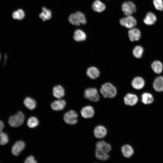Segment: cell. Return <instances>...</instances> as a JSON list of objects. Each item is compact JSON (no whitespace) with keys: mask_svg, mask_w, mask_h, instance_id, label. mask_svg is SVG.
<instances>
[{"mask_svg":"<svg viewBox=\"0 0 163 163\" xmlns=\"http://www.w3.org/2000/svg\"><path fill=\"white\" fill-rule=\"evenodd\" d=\"M101 95L105 98H113L117 94L116 87L110 82H106L103 84L100 89Z\"/></svg>","mask_w":163,"mask_h":163,"instance_id":"1","label":"cell"},{"mask_svg":"<svg viewBox=\"0 0 163 163\" xmlns=\"http://www.w3.org/2000/svg\"><path fill=\"white\" fill-rule=\"evenodd\" d=\"M69 21L71 24L75 26L85 24L86 23L84 14L79 11L71 14L69 17Z\"/></svg>","mask_w":163,"mask_h":163,"instance_id":"2","label":"cell"},{"mask_svg":"<svg viewBox=\"0 0 163 163\" xmlns=\"http://www.w3.org/2000/svg\"><path fill=\"white\" fill-rule=\"evenodd\" d=\"M24 120V114L21 111H19L14 115L10 116L8 122L11 126L17 127L23 123Z\"/></svg>","mask_w":163,"mask_h":163,"instance_id":"3","label":"cell"},{"mask_svg":"<svg viewBox=\"0 0 163 163\" xmlns=\"http://www.w3.org/2000/svg\"><path fill=\"white\" fill-rule=\"evenodd\" d=\"M84 96L90 101L98 102L100 97L97 89L95 88H90L85 89L84 91Z\"/></svg>","mask_w":163,"mask_h":163,"instance_id":"4","label":"cell"},{"mask_svg":"<svg viewBox=\"0 0 163 163\" xmlns=\"http://www.w3.org/2000/svg\"><path fill=\"white\" fill-rule=\"evenodd\" d=\"M121 8L123 12L126 16L131 15L136 12V10L135 5L130 1L124 2L122 4Z\"/></svg>","mask_w":163,"mask_h":163,"instance_id":"5","label":"cell"},{"mask_svg":"<svg viewBox=\"0 0 163 163\" xmlns=\"http://www.w3.org/2000/svg\"><path fill=\"white\" fill-rule=\"evenodd\" d=\"M120 25L127 28L131 29L134 28L137 24L136 19L132 15L126 16L120 20Z\"/></svg>","mask_w":163,"mask_h":163,"instance_id":"6","label":"cell"},{"mask_svg":"<svg viewBox=\"0 0 163 163\" xmlns=\"http://www.w3.org/2000/svg\"><path fill=\"white\" fill-rule=\"evenodd\" d=\"M78 115L73 110H70L65 113L64 120L67 123L72 125L76 124L78 122Z\"/></svg>","mask_w":163,"mask_h":163,"instance_id":"7","label":"cell"},{"mask_svg":"<svg viewBox=\"0 0 163 163\" xmlns=\"http://www.w3.org/2000/svg\"><path fill=\"white\" fill-rule=\"evenodd\" d=\"M107 134V130L103 126L99 125L96 126L94 130V134L97 139H101L105 137Z\"/></svg>","mask_w":163,"mask_h":163,"instance_id":"8","label":"cell"},{"mask_svg":"<svg viewBox=\"0 0 163 163\" xmlns=\"http://www.w3.org/2000/svg\"><path fill=\"white\" fill-rule=\"evenodd\" d=\"M123 100L124 103L126 105L133 106L137 103L138 98L136 95L129 93L125 95Z\"/></svg>","mask_w":163,"mask_h":163,"instance_id":"9","label":"cell"},{"mask_svg":"<svg viewBox=\"0 0 163 163\" xmlns=\"http://www.w3.org/2000/svg\"><path fill=\"white\" fill-rule=\"evenodd\" d=\"M87 36L85 32L82 30L77 29L73 32V38L76 42L80 43L85 40Z\"/></svg>","mask_w":163,"mask_h":163,"instance_id":"10","label":"cell"},{"mask_svg":"<svg viewBox=\"0 0 163 163\" xmlns=\"http://www.w3.org/2000/svg\"><path fill=\"white\" fill-rule=\"evenodd\" d=\"M82 116L85 118H90L93 117L94 110L93 107L90 105H87L83 107L81 110Z\"/></svg>","mask_w":163,"mask_h":163,"instance_id":"11","label":"cell"},{"mask_svg":"<svg viewBox=\"0 0 163 163\" xmlns=\"http://www.w3.org/2000/svg\"><path fill=\"white\" fill-rule=\"evenodd\" d=\"M25 144L22 141H17L15 143L11 148V152L15 155L18 156L23 151L25 147Z\"/></svg>","mask_w":163,"mask_h":163,"instance_id":"12","label":"cell"},{"mask_svg":"<svg viewBox=\"0 0 163 163\" xmlns=\"http://www.w3.org/2000/svg\"><path fill=\"white\" fill-rule=\"evenodd\" d=\"M128 35L131 41H138L141 37V32L138 29L133 28L128 31Z\"/></svg>","mask_w":163,"mask_h":163,"instance_id":"13","label":"cell"},{"mask_svg":"<svg viewBox=\"0 0 163 163\" xmlns=\"http://www.w3.org/2000/svg\"><path fill=\"white\" fill-rule=\"evenodd\" d=\"M52 91L54 96L58 98L62 97L65 94L64 88L59 84L55 85L53 87Z\"/></svg>","mask_w":163,"mask_h":163,"instance_id":"14","label":"cell"},{"mask_svg":"<svg viewBox=\"0 0 163 163\" xmlns=\"http://www.w3.org/2000/svg\"><path fill=\"white\" fill-rule=\"evenodd\" d=\"M87 75L90 79H95L100 76V72L96 67L92 66L88 68L86 71Z\"/></svg>","mask_w":163,"mask_h":163,"instance_id":"15","label":"cell"},{"mask_svg":"<svg viewBox=\"0 0 163 163\" xmlns=\"http://www.w3.org/2000/svg\"><path fill=\"white\" fill-rule=\"evenodd\" d=\"M121 150L123 155L127 158L132 157L134 153L133 148L129 144H126L122 146Z\"/></svg>","mask_w":163,"mask_h":163,"instance_id":"16","label":"cell"},{"mask_svg":"<svg viewBox=\"0 0 163 163\" xmlns=\"http://www.w3.org/2000/svg\"><path fill=\"white\" fill-rule=\"evenodd\" d=\"M145 84L144 80L140 77L134 78L131 82V85L133 88L137 90L142 89L144 87Z\"/></svg>","mask_w":163,"mask_h":163,"instance_id":"17","label":"cell"},{"mask_svg":"<svg viewBox=\"0 0 163 163\" xmlns=\"http://www.w3.org/2000/svg\"><path fill=\"white\" fill-rule=\"evenodd\" d=\"M96 149H101L107 153H109L111 150V146L109 143L103 140L97 142L96 144Z\"/></svg>","mask_w":163,"mask_h":163,"instance_id":"18","label":"cell"},{"mask_svg":"<svg viewBox=\"0 0 163 163\" xmlns=\"http://www.w3.org/2000/svg\"><path fill=\"white\" fill-rule=\"evenodd\" d=\"M66 103L63 100H56L53 102L51 104L52 108L55 111L62 110L66 106Z\"/></svg>","mask_w":163,"mask_h":163,"instance_id":"19","label":"cell"},{"mask_svg":"<svg viewBox=\"0 0 163 163\" xmlns=\"http://www.w3.org/2000/svg\"><path fill=\"white\" fill-rule=\"evenodd\" d=\"M154 89L158 92L163 91V77L159 76L154 80L153 84Z\"/></svg>","mask_w":163,"mask_h":163,"instance_id":"20","label":"cell"},{"mask_svg":"<svg viewBox=\"0 0 163 163\" xmlns=\"http://www.w3.org/2000/svg\"><path fill=\"white\" fill-rule=\"evenodd\" d=\"M92 8L95 11L97 12H101L106 8L105 5L99 0H96L93 3Z\"/></svg>","mask_w":163,"mask_h":163,"instance_id":"21","label":"cell"},{"mask_svg":"<svg viewBox=\"0 0 163 163\" xmlns=\"http://www.w3.org/2000/svg\"><path fill=\"white\" fill-rule=\"evenodd\" d=\"M157 18L155 15L152 12H148L143 20L145 24L148 25L153 24L156 22Z\"/></svg>","mask_w":163,"mask_h":163,"instance_id":"22","label":"cell"},{"mask_svg":"<svg viewBox=\"0 0 163 163\" xmlns=\"http://www.w3.org/2000/svg\"><path fill=\"white\" fill-rule=\"evenodd\" d=\"M95 153L96 157L101 161L107 160L110 158V156L108 153L99 149H96Z\"/></svg>","mask_w":163,"mask_h":163,"instance_id":"23","label":"cell"},{"mask_svg":"<svg viewBox=\"0 0 163 163\" xmlns=\"http://www.w3.org/2000/svg\"><path fill=\"white\" fill-rule=\"evenodd\" d=\"M24 103L25 106L30 110L34 109L36 106V102L35 101L29 97H26L24 99Z\"/></svg>","mask_w":163,"mask_h":163,"instance_id":"24","label":"cell"},{"mask_svg":"<svg viewBox=\"0 0 163 163\" xmlns=\"http://www.w3.org/2000/svg\"><path fill=\"white\" fill-rule=\"evenodd\" d=\"M152 68L154 72L158 74L162 71L163 66L161 62L159 61H155L151 64Z\"/></svg>","mask_w":163,"mask_h":163,"instance_id":"25","label":"cell"},{"mask_svg":"<svg viewBox=\"0 0 163 163\" xmlns=\"http://www.w3.org/2000/svg\"><path fill=\"white\" fill-rule=\"evenodd\" d=\"M42 9V12L39 14L40 18L43 21L50 19L52 16L50 10L45 7H43Z\"/></svg>","mask_w":163,"mask_h":163,"instance_id":"26","label":"cell"},{"mask_svg":"<svg viewBox=\"0 0 163 163\" xmlns=\"http://www.w3.org/2000/svg\"><path fill=\"white\" fill-rule=\"evenodd\" d=\"M153 97L150 93H145L141 96V101L145 104H151L153 101Z\"/></svg>","mask_w":163,"mask_h":163,"instance_id":"27","label":"cell"},{"mask_svg":"<svg viewBox=\"0 0 163 163\" xmlns=\"http://www.w3.org/2000/svg\"><path fill=\"white\" fill-rule=\"evenodd\" d=\"M144 50L142 47L140 46H135L133 50V56L137 58H140L142 56Z\"/></svg>","mask_w":163,"mask_h":163,"instance_id":"28","label":"cell"},{"mask_svg":"<svg viewBox=\"0 0 163 163\" xmlns=\"http://www.w3.org/2000/svg\"><path fill=\"white\" fill-rule=\"evenodd\" d=\"M24 16V11L21 9L14 11L12 14V17L15 19L21 20L23 19Z\"/></svg>","mask_w":163,"mask_h":163,"instance_id":"29","label":"cell"},{"mask_svg":"<svg viewBox=\"0 0 163 163\" xmlns=\"http://www.w3.org/2000/svg\"><path fill=\"white\" fill-rule=\"evenodd\" d=\"M39 123V121L37 118L34 117H31L28 120L27 123L29 127L34 128L38 125Z\"/></svg>","mask_w":163,"mask_h":163,"instance_id":"30","label":"cell"},{"mask_svg":"<svg viewBox=\"0 0 163 163\" xmlns=\"http://www.w3.org/2000/svg\"><path fill=\"white\" fill-rule=\"evenodd\" d=\"M8 141V137L7 134L3 132H0V145H5L7 144Z\"/></svg>","mask_w":163,"mask_h":163,"instance_id":"31","label":"cell"},{"mask_svg":"<svg viewBox=\"0 0 163 163\" xmlns=\"http://www.w3.org/2000/svg\"><path fill=\"white\" fill-rule=\"evenodd\" d=\"M153 3L155 8L160 11L163 10V1L162 0H153Z\"/></svg>","mask_w":163,"mask_h":163,"instance_id":"32","label":"cell"},{"mask_svg":"<svg viewBox=\"0 0 163 163\" xmlns=\"http://www.w3.org/2000/svg\"><path fill=\"white\" fill-rule=\"evenodd\" d=\"M24 163H37V162L35 159L34 157L30 155L26 158Z\"/></svg>","mask_w":163,"mask_h":163,"instance_id":"33","label":"cell"},{"mask_svg":"<svg viewBox=\"0 0 163 163\" xmlns=\"http://www.w3.org/2000/svg\"><path fill=\"white\" fill-rule=\"evenodd\" d=\"M4 127V124L3 122L0 120V132H2Z\"/></svg>","mask_w":163,"mask_h":163,"instance_id":"34","label":"cell"},{"mask_svg":"<svg viewBox=\"0 0 163 163\" xmlns=\"http://www.w3.org/2000/svg\"><path fill=\"white\" fill-rule=\"evenodd\" d=\"M7 55L6 54H5V61H4V64H5V65H5V64L6 61L7 60Z\"/></svg>","mask_w":163,"mask_h":163,"instance_id":"35","label":"cell"},{"mask_svg":"<svg viewBox=\"0 0 163 163\" xmlns=\"http://www.w3.org/2000/svg\"><path fill=\"white\" fill-rule=\"evenodd\" d=\"M1 54L0 53V59H1Z\"/></svg>","mask_w":163,"mask_h":163,"instance_id":"36","label":"cell"}]
</instances>
